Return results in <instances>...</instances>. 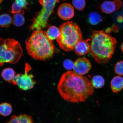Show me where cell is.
Returning a JSON list of instances; mask_svg holds the SVG:
<instances>
[{
	"label": "cell",
	"mask_w": 123,
	"mask_h": 123,
	"mask_svg": "<svg viewBox=\"0 0 123 123\" xmlns=\"http://www.w3.org/2000/svg\"><path fill=\"white\" fill-rule=\"evenodd\" d=\"M72 2L75 8L80 11L83 10L85 7L86 3L85 0H73Z\"/></svg>",
	"instance_id": "cell-21"
},
{
	"label": "cell",
	"mask_w": 123,
	"mask_h": 123,
	"mask_svg": "<svg viewBox=\"0 0 123 123\" xmlns=\"http://www.w3.org/2000/svg\"><path fill=\"white\" fill-rule=\"evenodd\" d=\"M74 63L70 59H66L63 63L64 68L68 70H70L73 69Z\"/></svg>",
	"instance_id": "cell-23"
},
{
	"label": "cell",
	"mask_w": 123,
	"mask_h": 123,
	"mask_svg": "<svg viewBox=\"0 0 123 123\" xmlns=\"http://www.w3.org/2000/svg\"><path fill=\"white\" fill-rule=\"evenodd\" d=\"M7 123H34L31 116L26 114H20L12 116Z\"/></svg>",
	"instance_id": "cell-13"
},
{
	"label": "cell",
	"mask_w": 123,
	"mask_h": 123,
	"mask_svg": "<svg viewBox=\"0 0 123 123\" xmlns=\"http://www.w3.org/2000/svg\"><path fill=\"white\" fill-rule=\"evenodd\" d=\"M2 0H0V4L2 2Z\"/></svg>",
	"instance_id": "cell-30"
},
{
	"label": "cell",
	"mask_w": 123,
	"mask_h": 123,
	"mask_svg": "<svg viewBox=\"0 0 123 123\" xmlns=\"http://www.w3.org/2000/svg\"><path fill=\"white\" fill-rule=\"evenodd\" d=\"M112 29H113L114 31L115 32H118L119 31V27L116 25L113 24L112 26Z\"/></svg>",
	"instance_id": "cell-26"
},
{
	"label": "cell",
	"mask_w": 123,
	"mask_h": 123,
	"mask_svg": "<svg viewBox=\"0 0 123 123\" xmlns=\"http://www.w3.org/2000/svg\"><path fill=\"white\" fill-rule=\"evenodd\" d=\"M116 44V39L104 31H94L90 38V53L98 64L106 63L113 56Z\"/></svg>",
	"instance_id": "cell-2"
},
{
	"label": "cell",
	"mask_w": 123,
	"mask_h": 123,
	"mask_svg": "<svg viewBox=\"0 0 123 123\" xmlns=\"http://www.w3.org/2000/svg\"><path fill=\"white\" fill-rule=\"evenodd\" d=\"M60 34L57 41L60 47L65 51H71L76 44L82 39L80 29L72 21L64 23L59 28Z\"/></svg>",
	"instance_id": "cell-4"
},
{
	"label": "cell",
	"mask_w": 123,
	"mask_h": 123,
	"mask_svg": "<svg viewBox=\"0 0 123 123\" xmlns=\"http://www.w3.org/2000/svg\"><path fill=\"white\" fill-rule=\"evenodd\" d=\"M31 67L28 63L26 64L24 73L18 74L15 75L14 80L15 85L24 91H27L33 88L36 83L34 79V77L29 73Z\"/></svg>",
	"instance_id": "cell-7"
},
{
	"label": "cell",
	"mask_w": 123,
	"mask_h": 123,
	"mask_svg": "<svg viewBox=\"0 0 123 123\" xmlns=\"http://www.w3.org/2000/svg\"><path fill=\"white\" fill-rule=\"evenodd\" d=\"M122 5V2L119 0L112 1H107L101 4V9L104 13L109 14L119 10Z\"/></svg>",
	"instance_id": "cell-10"
},
{
	"label": "cell",
	"mask_w": 123,
	"mask_h": 123,
	"mask_svg": "<svg viewBox=\"0 0 123 123\" xmlns=\"http://www.w3.org/2000/svg\"><path fill=\"white\" fill-rule=\"evenodd\" d=\"M46 33L48 37L52 41L57 39L60 34L59 29L55 26L49 28Z\"/></svg>",
	"instance_id": "cell-15"
},
{
	"label": "cell",
	"mask_w": 123,
	"mask_h": 123,
	"mask_svg": "<svg viewBox=\"0 0 123 123\" xmlns=\"http://www.w3.org/2000/svg\"><path fill=\"white\" fill-rule=\"evenodd\" d=\"M15 75V71L10 68L4 69L1 74V76L5 81L15 85L14 79Z\"/></svg>",
	"instance_id": "cell-14"
},
{
	"label": "cell",
	"mask_w": 123,
	"mask_h": 123,
	"mask_svg": "<svg viewBox=\"0 0 123 123\" xmlns=\"http://www.w3.org/2000/svg\"><path fill=\"white\" fill-rule=\"evenodd\" d=\"M42 7L33 20L30 28L32 30H40L48 25L49 17L53 12L54 8L59 0H39Z\"/></svg>",
	"instance_id": "cell-6"
},
{
	"label": "cell",
	"mask_w": 123,
	"mask_h": 123,
	"mask_svg": "<svg viewBox=\"0 0 123 123\" xmlns=\"http://www.w3.org/2000/svg\"><path fill=\"white\" fill-rule=\"evenodd\" d=\"M23 54L22 48L18 41L12 38H0V65L6 63H16Z\"/></svg>",
	"instance_id": "cell-5"
},
{
	"label": "cell",
	"mask_w": 123,
	"mask_h": 123,
	"mask_svg": "<svg viewBox=\"0 0 123 123\" xmlns=\"http://www.w3.org/2000/svg\"><path fill=\"white\" fill-rule=\"evenodd\" d=\"M12 108L11 105L7 103L0 104V114L4 116H7L11 114Z\"/></svg>",
	"instance_id": "cell-18"
},
{
	"label": "cell",
	"mask_w": 123,
	"mask_h": 123,
	"mask_svg": "<svg viewBox=\"0 0 123 123\" xmlns=\"http://www.w3.org/2000/svg\"><path fill=\"white\" fill-rule=\"evenodd\" d=\"M120 48L121 51H122L123 53V42L121 44L120 47Z\"/></svg>",
	"instance_id": "cell-29"
},
{
	"label": "cell",
	"mask_w": 123,
	"mask_h": 123,
	"mask_svg": "<svg viewBox=\"0 0 123 123\" xmlns=\"http://www.w3.org/2000/svg\"><path fill=\"white\" fill-rule=\"evenodd\" d=\"M115 73L119 76H123V61H120L115 64L114 68Z\"/></svg>",
	"instance_id": "cell-22"
},
{
	"label": "cell",
	"mask_w": 123,
	"mask_h": 123,
	"mask_svg": "<svg viewBox=\"0 0 123 123\" xmlns=\"http://www.w3.org/2000/svg\"><path fill=\"white\" fill-rule=\"evenodd\" d=\"M25 43L28 53L35 60L46 61L53 56L55 46L44 31L34 30Z\"/></svg>",
	"instance_id": "cell-3"
},
{
	"label": "cell",
	"mask_w": 123,
	"mask_h": 123,
	"mask_svg": "<svg viewBox=\"0 0 123 123\" xmlns=\"http://www.w3.org/2000/svg\"><path fill=\"white\" fill-rule=\"evenodd\" d=\"M62 0L65 1V0Z\"/></svg>",
	"instance_id": "cell-31"
},
{
	"label": "cell",
	"mask_w": 123,
	"mask_h": 123,
	"mask_svg": "<svg viewBox=\"0 0 123 123\" xmlns=\"http://www.w3.org/2000/svg\"><path fill=\"white\" fill-rule=\"evenodd\" d=\"M24 11L23 9L18 6L15 1L12 4V8L11 13L13 14L18 13H24Z\"/></svg>",
	"instance_id": "cell-24"
},
{
	"label": "cell",
	"mask_w": 123,
	"mask_h": 123,
	"mask_svg": "<svg viewBox=\"0 0 123 123\" xmlns=\"http://www.w3.org/2000/svg\"><path fill=\"white\" fill-rule=\"evenodd\" d=\"M117 20L118 22L122 23L123 22V17L121 15H119L117 17Z\"/></svg>",
	"instance_id": "cell-27"
},
{
	"label": "cell",
	"mask_w": 123,
	"mask_h": 123,
	"mask_svg": "<svg viewBox=\"0 0 123 123\" xmlns=\"http://www.w3.org/2000/svg\"><path fill=\"white\" fill-rule=\"evenodd\" d=\"M57 90L63 99L69 102L78 103L85 102L91 96L94 87L86 77L69 70L61 76Z\"/></svg>",
	"instance_id": "cell-1"
},
{
	"label": "cell",
	"mask_w": 123,
	"mask_h": 123,
	"mask_svg": "<svg viewBox=\"0 0 123 123\" xmlns=\"http://www.w3.org/2000/svg\"><path fill=\"white\" fill-rule=\"evenodd\" d=\"M88 20L91 24L93 25H96L102 22V17L99 13L95 12H92L89 14Z\"/></svg>",
	"instance_id": "cell-17"
},
{
	"label": "cell",
	"mask_w": 123,
	"mask_h": 123,
	"mask_svg": "<svg viewBox=\"0 0 123 123\" xmlns=\"http://www.w3.org/2000/svg\"><path fill=\"white\" fill-rule=\"evenodd\" d=\"M74 49L77 55L83 56L90 52V44L87 41L82 40L76 44Z\"/></svg>",
	"instance_id": "cell-11"
},
{
	"label": "cell",
	"mask_w": 123,
	"mask_h": 123,
	"mask_svg": "<svg viewBox=\"0 0 123 123\" xmlns=\"http://www.w3.org/2000/svg\"><path fill=\"white\" fill-rule=\"evenodd\" d=\"M57 12L59 17L64 20H68L72 19L74 15L73 6L68 3L61 4L58 8Z\"/></svg>",
	"instance_id": "cell-9"
},
{
	"label": "cell",
	"mask_w": 123,
	"mask_h": 123,
	"mask_svg": "<svg viewBox=\"0 0 123 123\" xmlns=\"http://www.w3.org/2000/svg\"><path fill=\"white\" fill-rule=\"evenodd\" d=\"M12 19L10 15L4 14L0 15V26L3 27H7L11 25Z\"/></svg>",
	"instance_id": "cell-20"
},
{
	"label": "cell",
	"mask_w": 123,
	"mask_h": 123,
	"mask_svg": "<svg viewBox=\"0 0 123 123\" xmlns=\"http://www.w3.org/2000/svg\"><path fill=\"white\" fill-rule=\"evenodd\" d=\"M15 2L17 5L21 8H26L28 4L26 0H15Z\"/></svg>",
	"instance_id": "cell-25"
},
{
	"label": "cell",
	"mask_w": 123,
	"mask_h": 123,
	"mask_svg": "<svg viewBox=\"0 0 123 123\" xmlns=\"http://www.w3.org/2000/svg\"><path fill=\"white\" fill-rule=\"evenodd\" d=\"M110 86L114 93H118L123 89V78L120 76L114 77L111 82Z\"/></svg>",
	"instance_id": "cell-12"
},
{
	"label": "cell",
	"mask_w": 123,
	"mask_h": 123,
	"mask_svg": "<svg viewBox=\"0 0 123 123\" xmlns=\"http://www.w3.org/2000/svg\"><path fill=\"white\" fill-rule=\"evenodd\" d=\"M91 67L90 62L87 58H79L74 62L73 72L77 74L83 76L88 73Z\"/></svg>",
	"instance_id": "cell-8"
},
{
	"label": "cell",
	"mask_w": 123,
	"mask_h": 123,
	"mask_svg": "<svg viewBox=\"0 0 123 123\" xmlns=\"http://www.w3.org/2000/svg\"><path fill=\"white\" fill-rule=\"evenodd\" d=\"M112 28L110 27H108L105 30V32L107 33H110L112 31Z\"/></svg>",
	"instance_id": "cell-28"
},
{
	"label": "cell",
	"mask_w": 123,
	"mask_h": 123,
	"mask_svg": "<svg viewBox=\"0 0 123 123\" xmlns=\"http://www.w3.org/2000/svg\"><path fill=\"white\" fill-rule=\"evenodd\" d=\"M91 83L94 88L100 89L102 88L104 85L105 81L103 78L100 75H96L92 78Z\"/></svg>",
	"instance_id": "cell-16"
},
{
	"label": "cell",
	"mask_w": 123,
	"mask_h": 123,
	"mask_svg": "<svg viewBox=\"0 0 123 123\" xmlns=\"http://www.w3.org/2000/svg\"><path fill=\"white\" fill-rule=\"evenodd\" d=\"M25 19L23 14L18 13L15 14L12 18V22L15 26L20 27L24 24Z\"/></svg>",
	"instance_id": "cell-19"
}]
</instances>
